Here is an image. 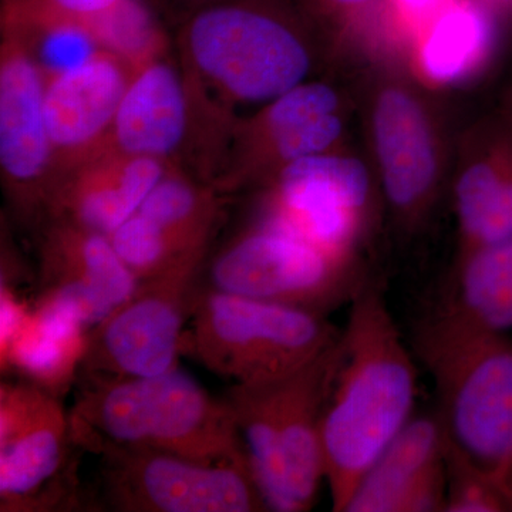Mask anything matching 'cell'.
<instances>
[{
    "label": "cell",
    "mask_w": 512,
    "mask_h": 512,
    "mask_svg": "<svg viewBox=\"0 0 512 512\" xmlns=\"http://www.w3.org/2000/svg\"><path fill=\"white\" fill-rule=\"evenodd\" d=\"M90 501L116 512L269 511L251 467L205 463L143 447H109L99 454Z\"/></svg>",
    "instance_id": "cell-9"
},
{
    "label": "cell",
    "mask_w": 512,
    "mask_h": 512,
    "mask_svg": "<svg viewBox=\"0 0 512 512\" xmlns=\"http://www.w3.org/2000/svg\"><path fill=\"white\" fill-rule=\"evenodd\" d=\"M446 444L439 414L413 416L367 468L343 512H444Z\"/></svg>",
    "instance_id": "cell-14"
},
{
    "label": "cell",
    "mask_w": 512,
    "mask_h": 512,
    "mask_svg": "<svg viewBox=\"0 0 512 512\" xmlns=\"http://www.w3.org/2000/svg\"><path fill=\"white\" fill-rule=\"evenodd\" d=\"M326 315L215 291L198 282L185 328L190 355L232 384L289 375L338 340Z\"/></svg>",
    "instance_id": "cell-6"
},
{
    "label": "cell",
    "mask_w": 512,
    "mask_h": 512,
    "mask_svg": "<svg viewBox=\"0 0 512 512\" xmlns=\"http://www.w3.org/2000/svg\"><path fill=\"white\" fill-rule=\"evenodd\" d=\"M111 244L138 281L163 274L188 259L207 252L184 254L154 222L134 212L109 235Z\"/></svg>",
    "instance_id": "cell-25"
},
{
    "label": "cell",
    "mask_w": 512,
    "mask_h": 512,
    "mask_svg": "<svg viewBox=\"0 0 512 512\" xmlns=\"http://www.w3.org/2000/svg\"><path fill=\"white\" fill-rule=\"evenodd\" d=\"M412 349L433 379L448 443L503 481L512 467V340L441 306L417 326Z\"/></svg>",
    "instance_id": "cell-4"
},
{
    "label": "cell",
    "mask_w": 512,
    "mask_h": 512,
    "mask_svg": "<svg viewBox=\"0 0 512 512\" xmlns=\"http://www.w3.org/2000/svg\"><path fill=\"white\" fill-rule=\"evenodd\" d=\"M62 399L23 382L0 383V511L82 507L77 453Z\"/></svg>",
    "instance_id": "cell-8"
},
{
    "label": "cell",
    "mask_w": 512,
    "mask_h": 512,
    "mask_svg": "<svg viewBox=\"0 0 512 512\" xmlns=\"http://www.w3.org/2000/svg\"><path fill=\"white\" fill-rule=\"evenodd\" d=\"M370 198L369 171L356 158H301L279 173L265 222L332 254L355 258Z\"/></svg>",
    "instance_id": "cell-11"
},
{
    "label": "cell",
    "mask_w": 512,
    "mask_h": 512,
    "mask_svg": "<svg viewBox=\"0 0 512 512\" xmlns=\"http://www.w3.org/2000/svg\"><path fill=\"white\" fill-rule=\"evenodd\" d=\"M207 255L138 281L136 291L87 332L80 376H154L183 356L185 328Z\"/></svg>",
    "instance_id": "cell-10"
},
{
    "label": "cell",
    "mask_w": 512,
    "mask_h": 512,
    "mask_svg": "<svg viewBox=\"0 0 512 512\" xmlns=\"http://www.w3.org/2000/svg\"><path fill=\"white\" fill-rule=\"evenodd\" d=\"M339 338L289 375L232 384L222 397L269 511L312 510L325 484L322 419Z\"/></svg>",
    "instance_id": "cell-3"
},
{
    "label": "cell",
    "mask_w": 512,
    "mask_h": 512,
    "mask_svg": "<svg viewBox=\"0 0 512 512\" xmlns=\"http://www.w3.org/2000/svg\"><path fill=\"white\" fill-rule=\"evenodd\" d=\"M493 39V23L483 9L474 3L448 6L424 45V70L436 82H456L483 62Z\"/></svg>",
    "instance_id": "cell-24"
},
{
    "label": "cell",
    "mask_w": 512,
    "mask_h": 512,
    "mask_svg": "<svg viewBox=\"0 0 512 512\" xmlns=\"http://www.w3.org/2000/svg\"><path fill=\"white\" fill-rule=\"evenodd\" d=\"M444 308L480 328L512 330V238L460 252Z\"/></svg>",
    "instance_id": "cell-21"
},
{
    "label": "cell",
    "mask_w": 512,
    "mask_h": 512,
    "mask_svg": "<svg viewBox=\"0 0 512 512\" xmlns=\"http://www.w3.org/2000/svg\"><path fill=\"white\" fill-rule=\"evenodd\" d=\"M133 76L119 55L100 49L82 66L47 80L45 119L55 151L87 150L111 131Z\"/></svg>",
    "instance_id": "cell-17"
},
{
    "label": "cell",
    "mask_w": 512,
    "mask_h": 512,
    "mask_svg": "<svg viewBox=\"0 0 512 512\" xmlns=\"http://www.w3.org/2000/svg\"><path fill=\"white\" fill-rule=\"evenodd\" d=\"M444 512H512L503 481L477 466L448 441Z\"/></svg>",
    "instance_id": "cell-26"
},
{
    "label": "cell",
    "mask_w": 512,
    "mask_h": 512,
    "mask_svg": "<svg viewBox=\"0 0 512 512\" xmlns=\"http://www.w3.org/2000/svg\"><path fill=\"white\" fill-rule=\"evenodd\" d=\"M45 74L19 37L6 32L0 62V165L16 210L45 214L55 154L45 119Z\"/></svg>",
    "instance_id": "cell-13"
},
{
    "label": "cell",
    "mask_w": 512,
    "mask_h": 512,
    "mask_svg": "<svg viewBox=\"0 0 512 512\" xmlns=\"http://www.w3.org/2000/svg\"><path fill=\"white\" fill-rule=\"evenodd\" d=\"M167 173L163 160L110 154L57 177L46 204L47 218L110 235L146 200Z\"/></svg>",
    "instance_id": "cell-16"
},
{
    "label": "cell",
    "mask_w": 512,
    "mask_h": 512,
    "mask_svg": "<svg viewBox=\"0 0 512 512\" xmlns=\"http://www.w3.org/2000/svg\"><path fill=\"white\" fill-rule=\"evenodd\" d=\"M309 2L319 8L333 10V12H352V10L365 8L373 0H309Z\"/></svg>",
    "instance_id": "cell-27"
},
{
    "label": "cell",
    "mask_w": 512,
    "mask_h": 512,
    "mask_svg": "<svg viewBox=\"0 0 512 512\" xmlns=\"http://www.w3.org/2000/svg\"><path fill=\"white\" fill-rule=\"evenodd\" d=\"M373 131L384 197L403 225L417 224L433 204L439 178L429 119L413 94L392 87L376 101Z\"/></svg>",
    "instance_id": "cell-15"
},
{
    "label": "cell",
    "mask_w": 512,
    "mask_h": 512,
    "mask_svg": "<svg viewBox=\"0 0 512 512\" xmlns=\"http://www.w3.org/2000/svg\"><path fill=\"white\" fill-rule=\"evenodd\" d=\"M86 339L87 329L76 320L33 308L18 336L0 353V367L62 399L79 379Z\"/></svg>",
    "instance_id": "cell-20"
},
{
    "label": "cell",
    "mask_w": 512,
    "mask_h": 512,
    "mask_svg": "<svg viewBox=\"0 0 512 512\" xmlns=\"http://www.w3.org/2000/svg\"><path fill=\"white\" fill-rule=\"evenodd\" d=\"M505 120H507L508 123H510L512 126V93L510 96V101H508V113L507 117H505Z\"/></svg>",
    "instance_id": "cell-31"
},
{
    "label": "cell",
    "mask_w": 512,
    "mask_h": 512,
    "mask_svg": "<svg viewBox=\"0 0 512 512\" xmlns=\"http://www.w3.org/2000/svg\"><path fill=\"white\" fill-rule=\"evenodd\" d=\"M200 282L215 291L328 316L349 305L367 279L356 258L332 254L264 222L204 262Z\"/></svg>",
    "instance_id": "cell-7"
},
{
    "label": "cell",
    "mask_w": 512,
    "mask_h": 512,
    "mask_svg": "<svg viewBox=\"0 0 512 512\" xmlns=\"http://www.w3.org/2000/svg\"><path fill=\"white\" fill-rule=\"evenodd\" d=\"M339 99L322 83H301L272 101L265 127L284 163L326 154L342 133Z\"/></svg>",
    "instance_id": "cell-22"
},
{
    "label": "cell",
    "mask_w": 512,
    "mask_h": 512,
    "mask_svg": "<svg viewBox=\"0 0 512 512\" xmlns=\"http://www.w3.org/2000/svg\"><path fill=\"white\" fill-rule=\"evenodd\" d=\"M69 414L74 443L94 456L109 447H143L249 466L227 404L180 366L154 376H80Z\"/></svg>",
    "instance_id": "cell-2"
},
{
    "label": "cell",
    "mask_w": 512,
    "mask_h": 512,
    "mask_svg": "<svg viewBox=\"0 0 512 512\" xmlns=\"http://www.w3.org/2000/svg\"><path fill=\"white\" fill-rule=\"evenodd\" d=\"M188 123V84L173 64L150 60L128 84L110 133L120 153L164 161L184 143Z\"/></svg>",
    "instance_id": "cell-18"
},
{
    "label": "cell",
    "mask_w": 512,
    "mask_h": 512,
    "mask_svg": "<svg viewBox=\"0 0 512 512\" xmlns=\"http://www.w3.org/2000/svg\"><path fill=\"white\" fill-rule=\"evenodd\" d=\"M399 2L410 12L424 13L437 8L444 0H399Z\"/></svg>",
    "instance_id": "cell-29"
},
{
    "label": "cell",
    "mask_w": 512,
    "mask_h": 512,
    "mask_svg": "<svg viewBox=\"0 0 512 512\" xmlns=\"http://www.w3.org/2000/svg\"><path fill=\"white\" fill-rule=\"evenodd\" d=\"M137 212L154 222L184 254L208 251L220 201L180 174L165 173Z\"/></svg>",
    "instance_id": "cell-23"
},
{
    "label": "cell",
    "mask_w": 512,
    "mask_h": 512,
    "mask_svg": "<svg viewBox=\"0 0 512 512\" xmlns=\"http://www.w3.org/2000/svg\"><path fill=\"white\" fill-rule=\"evenodd\" d=\"M379 285L349 303L322 419L325 484L343 512L367 468L414 416L417 367Z\"/></svg>",
    "instance_id": "cell-1"
},
{
    "label": "cell",
    "mask_w": 512,
    "mask_h": 512,
    "mask_svg": "<svg viewBox=\"0 0 512 512\" xmlns=\"http://www.w3.org/2000/svg\"><path fill=\"white\" fill-rule=\"evenodd\" d=\"M3 2H10V0H3Z\"/></svg>",
    "instance_id": "cell-32"
},
{
    "label": "cell",
    "mask_w": 512,
    "mask_h": 512,
    "mask_svg": "<svg viewBox=\"0 0 512 512\" xmlns=\"http://www.w3.org/2000/svg\"><path fill=\"white\" fill-rule=\"evenodd\" d=\"M40 242L33 308L59 313L89 332L130 298L137 276L117 254L109 235L49 220Z\"/></svg>",
    "instance_id": "cell-12"
},
{
    "label": "cell",
    "mask_w": 512,
    "mask_h": 512,
    "mask_svg": "<svg viewBox=\"0 0 512 512\" xmlns=\"http://www.w3.org/2000/svg\"><path fill=\"white\" fill-rule=\"evenodd\" d=\"M460 252L512 238V126L507 120L456 184Z\"/></svg>",
    "instance_id": "cell-19"
},
{
    "label": "cell",
    "mask_w": 512,
    "mask_h": 512,
    "mask_svg": "<svg viewBox=\"0 0 512 512\" xmlns=\"http://www.w3.org/2000/svg\"><path fill=\"white\" fill-rule=\"evenodd\" d=\"M222 0H170L171 9L174 10L178 15L183 16V19H187L192 13L207 8V6L215 5L220 3Z\"/></svg>",
    "instance_id": "cell-28"
},
{
    "label": "cell",
    "mask_w": 512,
    "mask_h": 512,
    "mask_svg": "<svg viewBox=\"0 0 512 512\" xmlns=\"http://www.w3.org/2000/svg\"><path fill=\"white\" fill-rule=\"evenodd\" d=\"M289 0H222L184 19L195 76L222 100L271 104L305 80L311 57Z\"/></svg>",
    "instance_id": "cell-5"
},
{
    "label": "cell",
    "mask_w": 512,
    "mask_h": 512,
    "mask_svg": "<svg viewBox=\"0 0 512 512\" xmlns=\"http://www.w3.org/2000/svg\"><path fill=\"white\" fill-rule=\"evenodd\" d=\"M503 484L505 491H507L508 497H510L512 504V467L510 468V471H508V473L505 474L503 478Z\"/></svg>",
    "instance_id": "cell-30"
}]
</instances>
